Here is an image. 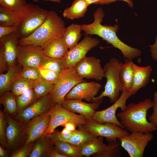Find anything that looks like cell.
Listing matches in <instances>:
<instances>
[{"instance_id":"obj_28","label":"cell","mask_w":157,"mask_h":157,"mask_svg":"<svg viewBox=\"0 0 157 157\" xmlns=\"http://www.w3.org/2000/svg\"><path fill=\"white\" fill-rule=\"evenodd\" d=\"M81 25L73 24L66 28L62 37L68 49H70L78 43L81 36Z\"/></svg>"},{"instance_id":"obj_45","label":"cell","mask_w":157,"mask_h":157,"mask_svg":"<svg viewBox=\"0 0 157 157\" xmlns=\"http://www.w3.org/2000/svg\"><path fill=\"white\" fill-rule=\"evenodd\" d=\"M17 27L0 26V38L10 34L16 32Z\"/></svg>"},{"instance_id":"obj_31","label":"cell","mask_w":157,"mask_h":157,"mask_svg":"<svg viewBox=\"0 0 157 157\" xmlns=\"http://www.w3.org/2000/svg\"><path fill=\"white\" fill-rule=\"evenodd\" d=\"M52 142L58 151L66 157H82L79 147L67 142L59 141Z\"/></svg>"},{"instance_id":"obj_4","label":"cell","mask_w":157,"mask_h":157,"mask_svg":"<svg viewBox=\"0 0 157 157\" xmlns=\"http://www.w3.org/2000/svg\"><path fill=\"white\" fill-rule=\"evenodd\" d=\"M121 64L119 60L112 58L105 65L103 68L106 81L104 90L99 96L94 97L92 102L107 97L111 102L114 103L119 98L122 92L119 77Z\"/></svg>"},{"instance_id":"obj_39","label":"cell","mask_w":157,"mask_h":157,"mask_svg":"<svg viewBox=\"0 0 157 157\" xmlns=\"http://www.w3.org/2000/svg\"><path fill=\"white\" fill-rule=\"evenodd\" d=\"M40 78L50 83L55 84L58 79L59 73L54 71L39 67Z\"/></svg>"},{"instance_id":"obj_14","label":"cell","mask_w":157,"mask_h":157,"mask_svg":"<svg viewBox=\"0 0 157 157\" xmlns=\"http://www.w3.org/2000/svg\"><path fill=\"white\" fill-rule=\"evenodd\" d=\"M55 104L49 94L37 99L24 110L17 113L14 118L22 123H27L34 117L48 112Z\"/></svg>"},{"instance_id":"obj_19","label":"cell","mask_w":157,"mask_h":157,"mask_svg":"<svg viewBox=\"0 0 157 157\" xmlns=\"http://www.w3.org/2000/svg\"><path fill=\"white\" fill-rule=\"evenodd\" d=\"M19 39L15 32L0 38V46L3 48L5 54L8 70L17 64Z\"/></svg>"},{"instance_id":"obj_53","label":"cell","mask_w":157,"mask_h":157,"mask_svg":"<svg viewBox=\"0 0 157 157\" xmlns=\"http://www.w3.org/2000/svg\"><path fill=\"white\" fill-rule=\"evenodd\" d=\"M39 0H33V1L34 2H36ZM46 1H53L56 2H57L60 3L61 2V0H45Z\"/></svg>"},{"instance_id":"obj_11","label":"cell","mask_w":157,"mask_h":157,"mask_svg":"<svg viewBox=\"0 0 157 157\" xmlns=\"http://www.w3.org/2000/svg\"><path fill=\"white\" fill-rule=\"evenodd\" d=\"M122 92L119 98L112 105L104 110L96 111L91 119L101 124L110 123L115 124L124 128L116 117V111L119 108L121 111H123L125 109L127 106L126 101L131 96L129 92L125 91Z\"/></svg>"},{"instance_id":"obj_3","label":"cell","mask_w":157,"mask_h":157,"mask_svg":"<svg viewBox=\"0 0 157 157\" xmlns=\"http://www.w3.org/2000/svg\"><path fill=\"white\" fill-rule=\"evenodd\" d=\"M66 28L62 18L55 11H50L44 22L34 31L19 39V46L32 45L42 48L50 41L62 36Z\"/></svg>"},{"instance_id":"obj_10","label":"cell","mask_w":157,"mask_h":157,"mask_svg":"<svg viewBox=\"0 0 157 157\" xmlns=\"http://www.w3.org/2000/svg\"><path fill=\"white\" fill-rule=\"evenodd\" d=\"M100 43L97 38L88 35L79 43L69 49L63 58L65 68L74 67L76 64L86 56L88 52L97 46Z\"/></svg>"},{"instance_id":"obj_48","label":"cell","mask_w":157,"mask_h":157,"mask_svg":"<svg viewBox=\"0 0 157 157\" xmlns=\"http://www.w3.org/2000/svg\"><path fill=\"white\" fill-rule=\"evenodd\" d=\"M117 0H121L127 3L129 6L131 8L133 6V3L131 0H101L98 2L97 4L101 5L108 4L114 2Z\"/></svg>"},{"instance_id":"obj_40","label":"cell","mask_w":157,"mask_h":157,"mask_svg":"<svg viewBox=\"0 0 157 157\" xmlns=\"http://www.w3.org/2000/svg\"><path fill=\"white\" fill-rule=\"evenodd\" d=\"M26 3L25 0H0V6L13 10H17Z\"/></svg>"},{"instance_id":"obj_52","label":"cell","mask_w":157,"mask_h":157,"mask_svg":"<svg viewBox=\"0 0 157 157\" xmlns=\"http://www.w3.org/2000/svg\"><path fill=\"white\" fill-rule=\"evenodd\" d=\"M61 132L63 134L65 135L69 134L72 132L65 127Z\"/></svg>"},{"instance_id":"obj_25","label":"cell","mask_w":157,"mask_h":157,"mask_svg":"<svg viewBox=\"0 0 157 157\" xmlns=\"http://www.w3.org/2000/svg\"><path fill=\"white\" fill-rule=\"evenodd\" d=\"M33 143L29 157H49V152L54 146L50 138L46 135Z\"/></svg>"},{"instance_id":"obj_43","label":"cell","mask_w":157,"mask_h":157,"mask_svg":"<svg viewBox=\"0 0 157 157\" xmlns=\"http://www.w3.org/2000/svg\"><path fill=\"white\" fill-rule=\"evenodd\" d=\"M152 106L153 111L149 116L148 120L152 125L157 128V91L155 92L154 95Z\"/></svg>"},{"instance_id":"obj_47","label":"cell","mask_w":157,"mask_h":157,"mask_svg":"<svg viewBox=\"0 0 157 157\" xmlns=\"http://www.w3.org/2000/svg\"><path fill=\"white\" fill-rule=\"evenodd\" d=\"M49 157H66L65 156L60 153L55 148L54 146L50 149L49 154Z\"/></svg>"},{"instance_id":"obj_29","label":"cell","mask_w":157,"mask_h":157,"mask_svg":"<svg viewBox=\"0 0 157 157\" xmlns=\"http://www.w3.org/2000/svg\"><path fill=\"white\" fill-rule=\"evenodd\" d=\"M121 145L117 139L109 141L103 149L94 154V157H120L121 156Z\"/></svg>"},{"instance_id":"obj_38","label":"cell","mask_w":157,"mask_h":157,"mask_svg":"<svg viewBox=\"0 0 157 157\" xmlns=\"http://www.w3.org/2000/svg\"><path fill=\"white\" fill-rule=\"evenodd\" d=\"M7 122L6 116L2 110L0 111V143L3 147L8 148L6 138Z\"/></svg>"},{"instance_id":"obj_6","label":"cell","mask_w":157,"mask_h":157,"mask_svg":"<svg viewBox=\"0 0 157 157\" xmlns=\"http://www.w3.org/2000/svg\"><path fill=\"white\" fill-rule=\"evenodd\" d=\"M49 11L28 3L27 12L15 32L19 39L31 34L44 21Z\"/></svg>"},{"instance_id":"obj_51","label":"cell","mask_w":157,"mask_h":157,"mask_svg":"<svg viewBox=\"0 0 157 157\" xmlns=\"http://www.w3.org/2000/svg\"><path fill=\"white\" fill-rule=\"evenodd\" d=\"M101 0H85L89 6L92 4H97Z\"/></svg>"},{"instance_id":"obj_8","label":"cell","mask_w":157,"mask_h":157,"mask_svg":"<svg viewBox=\"0 0 157 157\" xmlns=\"http://www.w3.org/2000/svg\"><path fill=\"white\" fill-rule=\"evenodd\" d=\"M153 138L152 133L133 132L117 139L130 157H142L146 147Z\"/></svg>"},{"instance_id":"obj_30","label":"cell","mask_w":157,"mask_h":157,"mask_svg":"<svg viewBox=\"0 0 157 157\" xmlns=\"http://www.w3.org/2000/svg\"><path fill=\"white\" fill-rule=\"evenodd\" d=\"M0 104L10 116H15L17 113L16 97L10 91H7L0 96Z\"/></svg>"},{"instance_id":"obj_5","label":"cell","mask_w":157,"mask_h":157,"mask_svg":"<svg viewBox=\"0 0 157 157\" xmlns=\"http://www.w3.org/2000/svg\"><path fill=\"white\" fill-rule=\"evenodd\" d=\"M86 81L76 72L74 67L64 68L59 73L58 79L50 93L55 104L61 105L67 94L78 83Z\"/></svg>"},{"instance_id":"obj_20","label":"cell","mask_w":157,"mask_h":157,"mask_svg":"<svg viewBox=\"0 0 157 157\" xmlns=\"http://www.w3.org/2000/svg\"><path fill=\"white\" fill-rule=\"evenodd\" d=\"M27 3L20 10H13L0 6V26L17 27L21 24L28 9Z\"/></svg>"},{"instance_id":"obj_24","label":"cell","mask_w":157,"mask_h":157,"mask_svg":"<svg viewBox=\"0 0 157 157\" xmlns=\"http://www.w3.org/2000/svg\"><path fill=\"white\" fill-rule=\"evenodd\" d=\"M19 63L9 69L5 73L0 75V95L3 93L10 91L11 86L13 82L19 77V73L21 70Z\"/></svg>"},{"instance_id":"obj_42","label":"cell","mask_w":157,"mask_h":157,"mask_svg":"<svg viewBox=\"0 0 157 157\" xmlns=\"http://www.w3.org/2000/svg\"><path fill=\"white\" fill-rule=\"evenodd\" d=\"M73 132L69 134L65 135L63 134L58 130H55L52 133L46 135L50 138L52 142L59 141L67 142L69 139L72 135Z\"/></svg>"},{"instance_id":"obj_44","label":"cell","mask_w":157,"mask_h":157,"mask_svg":"<svg viewBox=\"0 0 157 157\" xmlns=\"http://www.w3.org/2000/svg\"><path fill=\"white\" fill-rule=\"evenodd\" d=\"M7 70L6 57L3 48L0 46V74L3 73Z\"/></svg>"},{"instance_id":"obj_7","label":"cell","mask_w":157,"mask_h":157,"mask_svg":"<svg viewBox=\"0 0 157 157\" xmlns=\"http://www.w3.org/2000/svg\"><path fill=\"white\" fill-rule=\"evenodd\" d=\"M48 112L50 116V119L45 136L53 132L57 127L63 126L67 122H73L78 127L89 120L83 116L76 114L58 104H55Z\"/></svg>"},{"instance_id":"obj_23","label":"cell","mask_w":157,"mask_h":157,"mask_svg":"<svg viewBox=\"0 0 157 157\" xmlns=\"http://www.w3.org/2000/svg\"><path fill=\"white\" fill-rule=\"evenodd\" d=\"M132 59L125 58L124 62L121 63L119 77L122 92H129L133 86L134 72Z\"/></svg>"},{"instance_id":"obj_16","label":"cell","mask_w":157,"mask_h":157,"mask_svg":"<svg viewBox=\"0 0 157 157\" xmlns=\"http://www.w3.org/2000/svg\"><path fill=\"white\" fill-rule=\"evenodd\" d=\"M44 55L40 47L32 45L19 46L17 62L22 67H39Z\"/></svg>"},{"instance_id":"obj_50","label":"cell","mask_w":157,"mask_h":157,"mask_svg":"<svg viewBox=\"0 0 157 157\" xmlns=\"http://www.w3.org/2000/svg\"><path fill=\"white\" fill-rule=\"evenodd\" d=\"M8 154L7 151L2 146H0V157H6L8 156Z\"/></svg>"},{"instance_id":"obj_18","label":"cell","mask_w":157,"mask_h":157,"mask_svg":"<svg viewBox=\"0 0 157 157\" xmlns=\"http://www.w3.org/2000/svg\"><path fill=\"white\" fill-rule=\"evenodd\" d=\"M103 99L102 98L89 103L79 99H65L61 105L69 111L81 115L90 120L102 103Z\"/></svg>"},{"instance_id":"obj_27","label":"cell","mask_w":157,"mask_h":157,"mask_svg":"<svg viewBox=\"0 0 157 157\" xmlns=\"http://www.w3.org/2000/svg\"><path fill=\"white\" fill-rule=\"evenodd\" d=\"M104 138L101 136L96 137L79 147L82 157H89L101 151L106 145L103 142Z\"/></svg>"},{"instance_id":"obj_9","label":"cell","mask_w":157,"mask_h":157,"mask_svg":"<svg viewBox=\"0 0 157 157\" xmlns=\"http://www.w3.org/2000/svg\"><path fill=\"white\" fill-rule=\"evenodd\" d=\"M78 128L97 137H105L108 142L129 134L126 130L117 124L110 123L101 124L92 119L78 126Z\"/></svg>"},{"instance_id":"obj_37","label":"cell","mask_w":157,"mask_h":157,"mask_svg":"<svg viewBox=\"0 0 157 157\" xmlns=\"http://www.w3.org/2000/svg\"><path fill=\"white\" fill-rule=\"evenodd\" d=\"M19 77L31 81H35L40 78L38 67H23Z\"/></svg>"},{"instance_id":"obj_26","label":"cell","mask_w":157,"mask_h":157,"mask_svg":"<svg viewBox=\"0 0 157 157\" xmlns=\"http://www.w3.org/2000/svg\"><path fill=\"white\" fill-rule=\"evenodd\" d=\"M89 5L85 0H75L72 5L63 11V16L71 20L83 17L85 14Z\"/></svg>"},{"instance_id":"obj_32","label":"cell","mask_w":157,"mask_h":157,"mask_svg":"<svg viewBox=\"0 0 157 157\" xmlns=\"http://www.w3.org/2000/svg\"><path fill=\"white\" fill-rule=\"evenodd\" d=\"M54 85L41 78L33 81L32 89L37 99L50 94Z\"/></svg>"},{"instance_id":"obj_34","label":"cell","mask_w":157,"mask_h":157,"mask_svg":"<svg viewBox=\"0 0 157 157\" xmlns=\"http://www.w3.org/2000/svg\"><path fill=\"white\" fill-rule=\"evenodd\" d=\"M97 137L83 130L78 129L73 131L68 142L73 145L79 147L86 142Z\"/></svg>"},{"instance_id":"obj_1","label":"cell","mask_w":157,"mask_h":157,"mask_svg":"<svg viewBox=\"0 0 157 157\" xmlns=\"http://www.w3.org/2000/svg\"><path fill=\"white\" fill-rule=\"evenodd\" d=\"M94 20L89 24H83L81 28L85 35H97L101 38L114 47L121 51L125 58L133 59L140 56L142 53L138 49L131 47L122 41L117 37L116 33L119 26L103 25V19L105 15L103 9L98 8L94 13Z\"/></svg>"},{"instance_id":"obj_41","label":"cell","mask_w":157,"mask_h":157,"mask_svg":"<svg viewBox=\"0 0 157 157\" xmlns=\"http://www.w3.org/2000/svg\"><path fill=\"white\" fill-rule=\"evenodd\" d=\"M34 142L24 144L22 147L15 150L10 156L11 157H28L31 151Z\"/></svg>"},{"instance_id":"obj_2","label":"cell","mask_w":157,"mask_h":157,"mask_svg":"<svg viewBox=\"0 0 157 157\" xmlns=\"http://www.w3.org/2000/svg\"><path fill=\"white\" fill-rule=\"evenodd\" d=\"M153 105V101L149 98L137 103H131L117 116L124 128L131 133H152L157 130V128L147 120V117L148 110Z\"/></svg>"},{"instance_id":"obj_15","label":"cell","mask_w":157,"mask_h":157,"mask_svg":"<svg viewBox=\"0 0 157 157\" xmlns=\"http://www.w3.org/2000/svg\"><path fill=\"white\" fill-rule=\"evenodd\" d=\"M6 118L8 148L15 150L19 148L23 139H25L26 123H22L10 115L6 116Z\"/></svg>"},{"instance_id":"obj_46","label":"cell","mask_w":157,"mask_h":157,"mask_svg":"<svg viewBox=\"0 0 157 157\" xmlns=\"http://www.w3.org/2000/svg\"><path fill=\"white\" fill-rule=\"evenodd\" d=\"M149 47L152 58L157 62V35L155 43L152 45H149Z\"/></svg>"},{"instance_id":"obj_17","label":"cell","mask_w":157,"mask_h":157,"mask_svg":"<svg viewBox=\"0 0 157 157\" xmlns=\"http://www.w3.org/2000/svg\"><path fill=\"white\" fill-rule=\"evenodd\" d=\"M102 87L99 83L94 81L80 83L74 86L66 95L65 99H84L92 101Z\"/></svg>"},{"instance_id":"obj_13","label":"cell","mask_w":157,"mask_h":157,"mask_svg":"<svg viewBox=\"0 0 157 157\" xmlns=\"http://www.w3.org/2000/svg\"><path fill=\"white\" fill-rule=\"evenodd\" d=\"M48 112L34 117L26 123L24 144L34 142L45 136L50 119V116Z\"/></svg>"},{"instance_id":"obj_35","label":"cell","mask_w":157,"mask_h":157,"mask_svg":"<svg viewBox=\"0 0 157 157\" xmlns=\"http://www.w3.org/2000/svg\"><path fill=\"white\" fill-rule=\"evenodd\" d=\"M33 81L18 77L13 83L11 92L16 96L19 95L26 90L32 89Z\"/></svg>"},{"instance_id":"obj_49","label":"cell","mask_w":157,"mask_h":157,"mask_svg":"<svg viewBox=\"0 0 157 157\" xmlns=\"http://www.w3.org/2000/svg\"><path fill=\"white\" fill-rule=\"evenodd\" d=\"M63 126L72 132L76 131V128L78 126L75 124L70 122L66 123Z\"/></svg>"},{"instance_id":"obj_22","label":"cell","mask_w":157,"mask_h":157,"mask_svg":"<svg viewBox=\"0 0 157 157\" xmlns=\"http://www.w3.org/2000/svg\"><path fill=\"white\" fill-rule=\"evenodd\" d=\"M42 48L44 55L56 59L63 58L68 49L62 36L50 41Z\"/></svg>"},{"instance_id":"obj_21","label":"cell","mask_w":157,"mask_h":157,"mask_svg":"<svg viewBox=\"0 0 157 157\" xmlns=\"http://www.w3.org/2000/svg\"><path fill=\"white\" fill-rule=\"evenodd\" d=\"M134 78L132 87L129 92L132 96L135 94L140 89L144 87L148 84L152 71L150 65L145 66H139L134 63Z\"/></svg>"},{"instance_id":"obj_33","label":"cell","mask_w":157,"mask_h":157,"mask_svg":"<svg viewBox=\"0 0 157 157\" xmlns=\"http://www.w3.org/2000/svg\"><path fill=\"white\" fill-rule=\"evenodd\" d=\"M16 97L17 113L22 111L37 99L33 89H29Z\"/></svg>"},{"instance_id":"obj_36","label":"cell","mask_w":157,"mask_h":157,"mask_svg":"<svg viewBox=\"0 0 157 157\" xmlns=\"http://www.w3.org/2000/svg\"><path fill=\"white\" fill-rule=\"evenodd\" d=\"M39 67L51 70L59 73L65 68L63 58H54L44 55Z\"/></svg>"},{"instance_id":"obj_12","label":"cell","mask_w":157,"mask_h":157,"mask_svg":"<svg viewBox=\"0 0 157 157\" xmlns=\"http://www.w3.org/2000/svg\"><path fill=\"white\" fill-rule=\"evenodd\" d=\"M100 60L94 56H85L74 67L78 74L83 78L101 80L105 77Z\"/></svg>"}]
</instances>
